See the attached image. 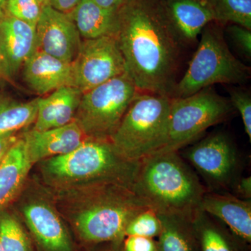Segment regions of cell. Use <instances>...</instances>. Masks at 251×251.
<instances>
[{"instance_id":"obj_22","label":"cell","mask_w":251,"mask_h":251,"mask_svg":"<svg viewBox=\"0 0 251 251\" xmlns=\"http://www.w3.org/2000/svg\"><path fill=\"white\" fill-rule=\"evenodd\" d=\"M158 214L162 225L158 240L160 251H200L192 219L174 214Z\"/></svg>"},{"instance_id":"obj_26","label":"cell","mask_w":251,"mask_h":251,"mask_svg":"<svg viewBox=\"0 0 251 251\" xmlns=\"http://www.w3.org/2000/svg\"><path fill=\"white\" fill-rule=\"evenodd\" d=\"M161 229V221L158 213L152 209L147 208L130 219L126 227L125 235L154 239L160 235Z\"/></svg>"},{"instance_id":"obj_37","label":"cell","mask_w":251,"mask_h":251,"mask_svg":"<svg viewBox=\"0 0 251 251\" xmlns=\"http://www.w3.org/2000/svg\"><path fill=\"white\" fill-rule=\"evenodd\" d=\"M38 1H40L41 4L44 5V6H46V5H50V0H38Z\"/></svg>"},{"instance_id":"obj_28","label":"cell","mask_w":251,"mask_h":251,"mask_svg":"<svg viewBox=\"0 0 251 251\" xmlns=\"http://www.w3.org/2000/svg\"><path fill=\"white\" fill-rule=\"evenodd\" d=\"M229 98L232 106L237 109L243 124L244 130L251 141V97L247 91L242 89H231L229 91Z\"/></svg>"},{"instance_id":"obj_16","label":"cell","mask_w":251,"mask_h":251,"mask_svg":"<svg viewBox=\"0 0 251 251\" xmlns=\"http://www.w3.org/2000/svg\"><path fill=\"white\" fill-rule=\"evenodd\" d=\"M75 121L43 131L32 129L23 137L31 164L47 157L71 152L84 141L85 136Z\"/></svg>"},{"instance_id":"obj_12","label":"cell","mask_w":251,"mask_h":251,"mask_svg":"<svg viewBox=\"0 0 251 251\" xmlns=\"http://www.w3.org/2000/svg\"><path fill=\"white\" fill-rule=\"evenodd\" d=\"M0 50L6 72L13 78L38 50L35 26L5 14L0 19Z\"/></svg>"},{"instance_id":"obj_9","label":"cell","mask_w":251,"mask_h":251,"mask_svg":"<svg viewBox=\"0 0 251 251\" xmlns=\"http://www.w3.org/2000/svg\"><path fill=\"white\" fill-rule=\"evenodd\" d=\"M179 154L202 178L208 191L230 193L242 176L237 147L224 132L208 135Z\"/></svg>"},{"instance_id":"obj_17","label":"cell","mask_w":251,"mask_h":251,"mask_svg":"<svg viewBox=\"0 0 251 251\" xmlns=\"http://www.w3.org/2000/svg\"><path fill=\"white\" fill-rule=\"evenodd\" d=\"M24 215L37 242L46 251H72L67 229L49 206L34 203L26 206Z\"/></svg>"},{"instance_id":"obj_23","label":"cell","mask_w":251,"mask_h":251,"mask_svg":"<svg viewBox=\"0 0 251 251\" xmlns=\"http://www.w3.org/2000/svg\"><path fill=\"white\" fill-rule=\"evenodd\" d=\"M39 99L19 102L0 97V135L16 133L35 122Z\"/></svg>"},{"instance_id":"obj_7","label":"cell","mask_w":251,"mask_h":251,"mask_svg":"<svg viewBox=\"0 0 251 251\" xmlns=\"http://www.w3.org/2000/svg\"><path fill=\"white\" fill-rule=\"evenodd\" d=\"M234 110L230 100L210 87L184 98H172L166 143L157 153L179 151Z\"/></svg>"},{"instance_id":"obj_13","label":"cell","mask_w":251,"mask_h":251,"mask_svg":"<svg viewBox=\"0 0 251 251\" xmlns=\"http://www.w3.org/2000/svg\"><path fill=\"white\" fill-rule=\"evenodd\" d=\"M200 209L224 224L243 242L251 243V201L231 193L206 191Z\"/></svg>"},{"instance_id":"obj_15","label":"cell","mask_w":251,"mask_h":251,"mask_svg":"<svg viewBox=\"0 0 251 251\" xmlns=\"http://www.w3.org/2000/svg\"><path fill=\"white\" fill-rule=\"evenodd\" d=\"M165 16L181 42L193 43L214 21L209 0H159Z\"/></svg>"},{"instance_id":"obj_4","label":"cell","mask_w":251,"mask_h":251,"mask_svg":"<svg viewBox=\"0 0 251 251\" xmlns=\"http://www.w3.org/2000/svg\"><path fill=\"white\" fill-rule=\"evenodd\" d=\"M219 24L213 21L203 29L197 50L176 82L173 98H184L215 84L244 83L250 77V68L229 50Z\"/></svg>"},{"instance_id":"obj_14","label":"cell","mask_w":251,"mask_h":251,"mask_svg":"<svg viewBox=\"0 0 251 251\" xmlns=\"http://www.w3.org/2000/svg\"><path fill=\"white\" fill-rule=\"evenodd\" d=\"M23 77L27 87L39 95L63 87H73L72 63L37 50L23 65Z\"/></svg>"},{"instance_id":"obj_6","label":"cell","mask_w":251,"mask_h":251,"mask_svg":"<svg viewBox=\"0 0 251 251\" xmlns=\"http://www.w3.org/2000/svg\"><path fill=\"white\" fill-rule=\"evenodd\" d=\"M98 197L75 220L81 237L90 243H119L130 219L147 209L141 200L128 186L105 182Z\"/></svg>"},{"instance_id":"obj_11","label":"cell","mask_w":251,"mask_h":251,"mask_svg":"<svg viewBox=\"0 0 251 251\" xmlns=\"http://www.w3.org/2000/svg\"><path fill=\"white\" fill-rule=\"evenodd\" d=\"M36 30L39 50L64 62H74L82 39L69 14L44 6Z\"/></svg>"},{"instance_id":"obj_5","label":"cell","mask_w":251,"mask_h":251,"mask_svg":"<svg viewBox=\"0 0 251 251\" xmlns=\"http://www.w3.org/2000/svg\"><path fill=\"white\" fill-rule=\"evenodd\" d=\"M139 161L126 159L110 140L90 138L66 154L49 158L48 173L64 179H94L132 187Z\"/></svg>"},{"instance_id":"obj_38","label":"cell","mask_w":251,"mask_h":251,"mask_svg":"<svg viewBox=\"0 0 251 251\" xmlns=\"http://www.w3.org/2000/svg\"><path fill=\"white\" fill-rule=\"evenodd\" d=\"M0 251H2V250H1V244H0Z\"/></svg>"},{"instance_id":"obj_3","label":"cell","mask_w":251,"mask_h":251,"mask_svg":"<svg viewBox=\"0 0 251 251\" xmlns=\"http://www.w3.org/2000/svg\"><path fill=\"white\" fill-rule=\"evenodd\" d=\"M171 97L139 92L110 141L126 159L139 161L158 152L167 139Z\"/></svg>"},{"instance_id":"obj_1","label":"cell","mask_w":251,"mask_h":251,"mask_svg":"<svg viewBox=\"0 0 251 251\" xmlns=\"http://www.w3.org/2000/svg\"><path fill=\"white\" fill-rule=\"evenodd\" d=\"M116 37L138 90L173 98L181 42L159 0H127L119 11Z\"/></svg>"},{"instance_id":"obj_18","label":"cell","mask_w":251,"mask_h":251,"mask_svg":"<svg viewBox=\"0 0 251 251\" xmlns=\"http://www.w3.org/2000/svg\"><path fill=\"white\" fill-rule=\"evenodd\" d=\"M82 94L75 87L67 86L39 98L34 130L43 131L74 121Z\"/></svg>"},{"instance_id":"obj_24","label":"cell","mask_w":251,"mask_h":251,"mask_svg":"<svg viewBox=\"0 0 251 251\" xmlns=\"http://www.w3.org/2000/svg\"><path fill=\"white\" fill-rule=\"evenodd\" d=\"M214 21L251 29V0H209Z\"/></svg>"},{"instance_id":"obj_27","label":"cell","mask_w":251,"mask_h":251,"mask_svg":"<svg viewBox=\"0 0 251 251\" xmlns=\"http://www.w3.org/2000/svg\"><path fill=\"white\" fill-rule=\"evenodd\" d=\"M44 6L38 0H9L5 14L36 27Z\"/></svg>"},{"instance_id":"obj_19","label":"cell","mask_w":251,"mask_h":251,"mask_svg":"<svg viewBox=\"0 0 251 251\" xmlns=\"http://www.w3.org/2000/svg\"><path fill=\"white\" fill-rule=\"evenodd\" d=\"M69 14L83 39L117 36L119 12L104 9L94 0H81Z\"/></svg>"},{"instance_id":"obj_21","label":"cell","mask_w":251,"mask_h":251,"mask_svg":"<svg viewBox=\"0 0 251 251\" xmlns=\"http://www.w3.org/2000/svg\"><path fill=\"white\" fill-rule=\"evenodd\" d=\"M31 165L24 140L21 138L10 149L0 164V212L17 195Z\"/></svg>"},{"instance_id":"obj_30","label":"cell","mask_w":251,"mask_h":251,"mask_svg":"<svg viewBox=\"0 0 251 251\" xmlns=\"http://www.w3.org/2000/svg\"><path fill=\"white\" fill-rule=\"evenodd\" d=\"M123 251H160L158 241L153 238L126 236L124 241Z\"/></svg>"},{"instance_id":"obj_10","label":"cell","mask_w":251,"mask_h":251,"mask_svg":"<svg viewBox=\"0 0 251 251\" xmlns=\"http://www.w3.org/2000/svg\"><path fill=\"white\" fill-rule=\"evenodd\" d=\"M72 68L73 87L82 94L126 73L116 36L82 39Z\"/></svg>"},{"instance_id":"obj_33","label":"cell","mask_w":251,"mask_h":251,"mask_svg":"<svg viewBox=\"0 0 251 251\" xmlns=\"http://www.w3.org/2000/svg\"><path fill=\"white\" fill-rule=\"evenodd\" d=\"M80 1L81 0H50V5L59 11L69 14Z\"/></svg>"},{"instance_id":"obj_8","label":"cell","mask_w":251,"mask_h":251,"mask_svg":"<svg viewBox=\"0 0 251 251\" xmlns=\"http://www.w3.org/2000/svg\"><path fill=\"white\" fill-rule=\"evenodd\" d=\"M140 91L126 73L82 94L74 121L86 136L110 140Z\"/></svg>"},{"instance_id":"obj_35","label":"cell","mask_w":251,"mask_h":251,"mask_svg":"<svg viewBox=\"0 0 251 251\" xmlns=\"http://www.w3.org/2000/svg\"><path fill=\"white\" fill-rule=\"evenodd\" d=\"M11 79L7 72H6L4 60H3L2 55L1 53V50H0V84L4 82H7Z\"/></svg>"},{"instance_id":"obj_20","label":"cell","mask_w":251,"mask_h":251,"mask_svg":"<svg viewBox=\"0 0 251 251\" xmlns=\"http://www.w3.org/2000/svg\"><path fill=\"white\" fill-rule=\"evenodd\" d=\"M200 251H249V245L243 242L224 224L201 209L193 216Z\"/></svg>"},{"instance_id":"obj_31","label":"cell","mask_w":251,"mask_h":251,"mask_svg":"<svg viewBox=\"0 0 251 251\" xmlns=\"http://www.w3.org/2000/svg\"><path fill=\"white\" fill-rule=\"evenodd\" d=\"M234 196L244 200L251 201V176H241L234 184L232 190Z\"/></svg>"},{"instance_id":"obj_32","label":"cell","mask_w":251,"mask_h":251,"mask_svg":"<svg viewBox=\"0 0 251 251\" xmlns=\"http://www.w3.org/2000/svg\"><path fill=\"white\" fill-rule=\"evenodd\" d=\"M19 140L16 133L0 135V164L9 152L10 149Z\"/></svg>"},{"instance_id":"obj_29","label":"cell","mask_w":251,"mask_h":251,"mask_svg":"<svg viewBox=\"0 0 251 251\" xmlns=\"http://www.w3.org/2000/svg\"><path fill=\"white\" fill-rule=\"evenodd\" d=\"M227 33L234 44L242 53L247 57H251V29L237 25H231L227 28Z\"/></svg>"},{"instance_id":"obj_25","label":"cell","mask_w":251,"mask_h":251,"mask_svg":"<svg viewBox=\"0 0 251 251\" xmlns=\"http://www.w3.org/2000/svg\"><path fill=\"white\" fill-rule=\"evenodd\" d=\"M0 244L2 251H34L29 237L18 220L0 212Z\"/></svg>"},{"instance_id":"obj_2","label":"cell","mask_w":251,"mask_h":251,"mask_svg":"<svg viewBox=\"0 0 251 251\" xmlns=\"http://www.w3.org/2000/svg\"><path fill=\"white\" fill-rule=\"evenodd\" d=\"M132 190L158 214L192 219L206 190L179 151L156 153L139 161Z\"/></svg>"},{"instance_id":"obj_34","label":"cell","mask_w":251,"mask_h":251,"mask_svg":"<svg viewBox=\"0 0 251 251\" xmlns=\"http://www.w3.org/2000/svg\"><path fill=\"white\" fill-rule=\"evenodd\" d=\"M99 6L109 11L119 12L127 0H94Z\"/></svg>"},{"instance_id":"obj_36","label":"cell","mask_w":251,"mask_h":251,"mask_svg":"<svg viewBox=\"0 0 251 251\" xmlns=\"http://www.w3.org/2000/svg\"><path fill=\"white\" fill-rule=\"evenodd\" d=\"M9 0H0V19L5 15V6Z\"/></svg>"}]
</instances>
